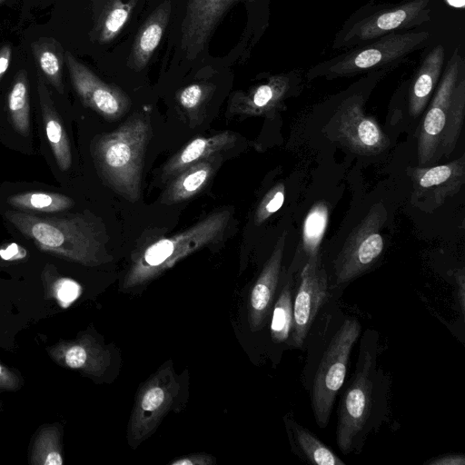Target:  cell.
Wrapping results in <instances>:
<instances>
[{"instance_id":"cell-26","label":"cell","mask_w":465,"mask_h":465,"mask_svg":"<svg viewBox=\"0 0 465 465\" xmlns=\"http://www.w3.org/2000/svg\"><path fill=\"white\" fill-rule=\"evenodd\" d=\"M292 437L299 452L317 465H344L345 463L306 428L292 422Z\"/></svg>"},{"instance_id":"cell-18","label":"cell","mask_w":465,"mask_h":465,"mask_svg":"<svg viewBox=\"0 0 465 465\" xmlns=\"http://www.w3.org/2000/svg\"><path fill=\"white\" fill-rule=\"evenodd\" d=\"M171 11V0H164L145 19L136 34L127 59L130 69L140 72L146 67L163 38Z\"/></svg>"},{"instance_id":"cell-13","label":"cell","mask_w":465,"mask_h":465,"mask_svg":"<svg viewBox=\"0 0 465 465\" xmlns=\"http://www.w3.org/2000/svg\"><path fill=\"white\" fill-rule=\"evenodd\" d=\"M64 60L72 84L86 106L110 121L129 111L131 100L120 87L104 83L69 51L64 53Z\"/></svg>"},{"instance_id":"cell-7","label":"cell","mask_w":465,"mask_h":465,"mask_svg":"<svg viewBox=\"0 0 465 465\" xmlns=\"http://www.w3.org/2000/svg\"><path fill=\"white\" fill-rule=\"evenodd\" d=\"M376 378L374 344L361 340L354 375L340 401L337 445L347 454L363 435L373 402Z\"/></svg>"},{"instance_id":"cell-3","label":"cell","mask_w":465,"mask_h":465,"mask_svg":"<svg viewBox=\"0 0 465 465\" xmlns=\"http://www.w3.org/2000/svg\"><path fill=\"white\" fill-rule=\"evenodd\" d=\"M152 134L150 120L138 113L95 143L94 155L106 183L129 202L142 193V175L146 147Z\"/></svg>"},{"instance_id":"cell-25","label":"cell","mask_w":465,"mask_h":465,"mask_svg":"<svg viewBox=\"0 0 465 465\" xmlns=\"http://www.w3.org/2000/svg\"><path fill=\"white\" fill-rule=\"evenodd\" d=\"M14 127L26 136L30 132L29 85L25 70L16 74L7 98Z\"/></svg>"},{"instance_id":"cell-41","label":"cell","mask_w":465,"mask_h":465,"mask_svg":"<svg viewBox=\"0 0 465 465\" xmlns=\"http://www.w3.org/2000/svg\"><path fill=\"white\" fill-rule=\"evenodd\" d=\"M1 372H2V368H1V366H0V374H1Z\"/></svg>"},{"instance_id":"cell-32","label":"cell","mask_w":465,"mask_h":465,"mask_svg":"<svg viewBox=\"0 0 465 465\" xmlns=\"http://www.w3.org/2000/svg\"><path fill=\"white\" fill-rule=\"evenodd\" d=\"M80 288L76 282L63 279L56 284V294L58 299L64 303H70L76 299Z\"/></svg>"},{"instance_id":"cell-17","label":"cell","mask_w":465,"mask_h":465,"mask_svg":"<svg viewBox=\"0 0 465 465\" xmlns=\"http://www.w3.org/2000/svg\"><path fill=\"white\" fill-rule=\"evenodd\" d=\"M284 245L285 234L279 238L271 256L251 290L248 321L250 328L253 331L261 329L271 312L279 282Z\"/></svg>"},{"instance_id":"cell-40","label":"cell","mask_w":465,"mask_h":465,"mask_svg":"<svg viewBox=\"0 0 465 465\" xmlns=\"http://www.w3.org/2000/svg\"><path fill=\"white\" fill-rule=\"evenodd\" d=\"M5 1V0H0V5H1L2 3H4Z\"/></svg>"},{"instance_id":"cell-19","label":"cell","mask_w":465,"mask_h":465,"mask_svg":"<svg viewBox=\"0 0 465 465\" xmlns=\"http://www.w3.org/2000/svg\"><path fill=\"white\" fill-rule=\"evenodd\" d=\"M236 139L235 134L224 131L191 140L166 163L162 170V180H170L186 167L232 147Z\"/></svg>"},{"instance_id":"cell-5","label":"cell","mask_w":465,"mask_h":465,"mask_svg":"<svg viewBox=\"0 0 465 465\" xmlns=\"http://www.w3.org/2000/svg\"><path fill=\"white\" fill-rule=\"evenodd\" d=\"M430 34L426 31L395 32L375 40L350 48L312 67L307 73L308 80L317 77L334 79L350 77L362 73L392 69L405 61L409 54L423 48Z\"/></svg>"},{"instance_id":"cell-35","label":"cell","mask_w":465,"mask_h":465,"mask_svg":"<svg viewBox=\"0 0 465 465\" xmlns=\"http://www.w3.org/2000/svg\"><path fill=\"white\" fill-rule=\"evenodd\" d=\"M428 463L430 465H464L465 458L461 454H449L433 459Z\"/></svg>"},{"instance_id":"cell-22","label":"cell","mask_w":465,"mask_h":465,"mask_svg":"<svg viewBox=\"0 0 465 465\" xmlns=\"http://www.w3.org/2000/svg\"><path fill=\"white\" fill-rule=\"evenodd\" d=\"M37 89L46 137L57 165L62 171H67L72 164L69 140L61 119L54 107L47 87L40 75L38 76Z\"/></svg>"},{"instance_id":"cell-2","label":"cell","mask_w":465,"mask_h":465,"mask_svg":"<svg viewBox=\"0 0 465 465\" xmlns=\"http://www.w3.org/2000/svg\"><path fill=\"white\" fill-rule=\"evenodd\" d=\"M5 215L44 251L86 265H98L111 260L105 250V229L91 214L42 217L7 211Z\"/></svg>"},{"instance_id":"cell-34","label":"cell","mask_w":465,"mask_h":465,"mask_svg":"<svg viewBox=\"0 0 465 465\" xmlns=\"http://www.w3.org/2000/svg\"><path fill=\"white\" fill-rule=\"evenodd\" d=\"M26 254L25 250L15 242L9 244L6 248L0 250V257L4 260L21 259Z\"/></svg>"},{"instance_id":"cell-6","label":"cell","mask_w":465,"mask_h":465,"mask_svg":"<svg viewBox=\"0 0 465 465\" xmlns=\"http://www.w3.org/2000/svg\"><path fill=\"white\" fill-rule=\"evenodd\" d=\"M430 0H404L399 4L363 6L336 34L333 49H350L391 33L418 26L430 20Z\"/></svg>"},{"instance_id":"cell-29","label":"cell","mask_w":465,"mask_h":465,"mask_svg":"<svg viewBox=\"0 0 465 465\" xmlns=\"http://www.w3.org/2000/svg\"><path fill=\"white\" fill-rule=\"evenodd\" d=\"M292 301L288 282L282 290L272 310L271 336L274 342L286 341L292 328Z\"/></svg>"},{"instance_id":"cell-28","label":"cell","mask_w":465,"mask_h":465,"mask_svg":"<svg viewBox=\"0 0 465 465\" xmlns=\"http://www.w3.org/2000/svg\"><path fill=\"white\" fill-rule=\"evenodd\" d=\"M328 219L329 208L323 202L315 203L304 219L302 246L308 260L320 255V245L328 226Z\"/></svg>"},{"instance_id":"cell-16","label":"cell","mask_w":465,"mask_h":465,"mask_svg":"<svg viewBox=\"0 0 465 465\" xmlns=\"http://www.w3.org/2000/svg\"><path fill=\"white\" fill-rule=\"evenodd\" d=\"M300 83L301 78L296 72L270 76L265 83L246 92L234 93L229 104V112L244 116L273 114L282 107L286 98L298 92Z\"/></svg>"},{"instance_id":"cell-30","label":"cell","mask_w":465,"mask_h":465,"mask_svg":"<svg viewBox=\"0 0 465 465\" xmlns=\"http://www.w3.org/2000/svg\"><path fill=\"white\" fill-rule=\"evenodd\" d=\"M215 87L210 83H194L181 89L176 100L192 124L198 123L203 105L211 98Z\"/></svg>"},{"instance_id":"cell-10","label":"cell","mask_w":465,"mask_h":465,"mask_svg":"<svg viewBox=\"0 0 465 465\" xmlns=\"http://www.w3.org/2000/svg\"><path fill=\"white\" fill-rule=\"evenodd\" d=\"M386 218L383 204L376 203L350 233L334 262L337 284L360 276L381 256L384 247L381 231Z\"/></svg>"},{"instance_id":"cell-1","label":"cell","mask_w":465,"mask_h":465,"mask_svg":"<svg viewBox=\"0 0 465 465\" xmlns=\"http://www.w3.org/2000/svg\"><path fill=\"white\" fill-rule=\"evenodd\" d=\"M419 126V166H429L454 151L465 115L464 62L456 49L447 62L441 78Z\"/></svg>"},{"instance_id":"cell-23","label":"cell","mask_w":465,"mask_h":465,"mask_svg":"<svg viewBox=\"0 0 465 465\" xmlns=\"http://www.w3.org/2000/svg\"><path fill=\"white\" fill-rule=\"evenodd\" d=\"M139 0H104L97 12L91 37L99 44L115 39L125 26Z\"/></svg>"},{"instance_id":"cell-36","label":"cell","mask_w":465,"mask_h":465,"mask_svg":"<svg viewBox=\"0 0 465 465\" xmlns=\"http://www.w3.org/2000/svg\"><path fill=\"white\" fill-rule=\"evenodd\" d=\"M12 56L11 45L5 44L0 48V81L7 71Z\"/></svg>"},{"instance_id":"cell-12","label":"cell","mask_w":465,"mask_h":465,"mask_svg":"<svg viewBox=\"0 0 465 465\" xmlns=\"http://www.w3.org/2000/svg\"><path fill=\"white\" fill-rule=\"evenodd\" d=\"M407 173L412 183L411 204L432 213L464 184L465 156L440 165L410 167Z\"/></svg>"},{"instance_id":"cell-38","label":"cell","mask_w":465,"mask_h":465,"mask_svg":"<svg viewBox=\"0 0 465 465\" xmlns=\"http://www.w3.org/2000/svg\"><path fill=\"white\" fill-rule=\"evenodd\" d=\"M458 280L460 282V308L461 312H464V272L463 270L460 272V275L458 276Z\"/></svg>"},{"instance_id":"cell-8","label":"cell","mask_w":465,"mask_h":465,"mask_svg":"<svg viewBox=\"0 0 465 465\" xmlns=\"http://www.w3.org/2000/svg\"><path fill=\"white\" fill-rule=\"evenodd\" d=\"M361 332L357 319L345 320L326 348L316 370L312 391V406L319 427L324 428L338 392L343 385L351 352Z\"/></svg>"},{"instance_id":"cell-31","label":"cell","mask_w":465,"mask_h":465,"mask_svg":"<svg viewBox=\"0 0 465 465\" xmlns=\"http://www.w3.org/2000/svg\"><path fill=\"white\" fill-rule=\"evenodd\" d=\"M285 197L284 185L277 183L271 188L258 204L254 213V223L257 225L264 223L283 204Z\"/></svg>"},{"instance_id":"cell-37","label":"cell","mask_w":465,"mask_h":465,"mask_svg":"<svg viewBox=\"0 0 465 465\" xmlns=\"http://www.w3.org/2000/svg\"><path fill=\"white\" fill-rule=\"evenodd\" d=\"M45 465H61L63 463L61 455L57 452H52L44 462Z\"/></svg>"},{"instance_id":"cell-14","label":"cell","mask_w":465,"mask_h":465,"mask_svg":"<svg viewBox=\"0 0 465 465\" xmlns=\"http://www.w3.org/2000/svg\"><path fill=\"white\" fill-rule=\"evenodd\" d=\"M327 296L328 278L318 255L307 261L301 273V282L292 303V345H302Z\"/></svg>"},{"instance_id":"cell-39","label":"cell","mask_w":465,"mask_h":465,"mask_svg":"<svg viewBox=\"0 0 465 465\" xmlns=\"http://www.w3.org/2000/svg\"><path fill=\"white\" fill-rule=\"evenodd\" d=\"M444 2L453 8L462 9L465 6V0H444Z\"/></svg>"},{"instance_id":"cell-4","label":"cell","mask_w":465,"mask_h":465,"mask_svg":"<svg viewBox=\"0 0 465 465\" xmlns=\"http://www.w3.org/2000/svg\"><path fill=\"white\" fill-rule=\"evenodd\" d=\"M231 218L229 209L220 210L179 233L152 242L133 259L123 288L143 285L189 254L221 241Z\"/></svg>"},{"instance_id":"cell-15","label":"cell","mask_w":465,"mask_h":465,"mask_svg":"<svg viewBox=\"0 0 465 465\" xmlns=\"http://www.w3.org/2000/svg\"><path fill=\"white\" fill-rule=\"evenodd\" d=\"M253 0H189L181 25L180 49L193 60L204 49L226 12L239 2Z\"/></svg>"},{"instance_id":"cell-11","label":"cell","mask_w":465,"mask_h":465,"mask_svg":"<svg viewBox=\"0 0 465 465\" xmlns=\"http://www.w3.org/2000/svg\"><path fill=\"white\" fill-rule=\"evenodd\" d=\"M361 94L346 97L329 124L331 137L360 155H376L390 144L378 123L365 114Z\"/></svg>"},{"instance_id":"cell-20","label":"cell","mask_w":465,"mask_h":465,"mask_svg":"<svg viewBox=\"0 0 465 465\" xmlns=\"http://www.w3.org/2000/svg\"><path fill=\"white\" fill-rule=\"evenodd\" d=\"M445 59L443 45H437L427 53L418 67L409 91V112L419 116L427 106L439 83Z\"/></svg>"},{"instance_id":"cell-27","label":"cell","mask_w":465,"mask_h":465,"mask_svg":"<svg viewBox=\"0 0 465 465\" xmlns=\"http://www.w3.org/2000/svg\"><path fill=\"white\" fill-rule=\"evenodd\" d=\"M12 206L41 213H57L72 208L74 200L55 193L29 192L10 196L7 199Z\"/></svg>"},{"instance_id":"cell-9","label":"cell","mask_w":465,"mask_h":465,"mask_svg":"<svg viewBox=\"0 0 465 465\" xmlns=\"http://www.w3.org/2000/svg\"><path fill=\"white\" fill-rule=\"evenodd\" d=\"M180 388L170 363L162 366L141 385L127 429L128 442L133 448L153 433L176 401Z\"/></svg>"},{"instance_id":"cell-21","label":"cell","mask_w":465,"mask_h":465,"mask_svg":"<svg viewBox=\"0 0 465 465\" xmlns=\"http://www.w3.org/2000/svg\"><path fill=\"white\" fill-rule=\"evenodd\" d=\"M217 154L203 159L173 176L163 193L161 203H179L198 194L207 185L218 167Z\"/></svg>"},{"instance_id":"cell-33","label":"cell","mask_w":465,"mask_h":465,"mask_svg":"<svg viewBox=\"0 0 465 465\" xmlns=\"http://www.w3.org/2000/svg\"><path fill=\"white\" fill-rule=\"evenodd\" d=\"M213 457L205 453H195L175 459L171 465H212Z\"/></svg>"},{"instance_id":"cell-24","label":"cell","mask_w":465,"mask_h":465,"mask_svg":"<svg viewBox=\"0 0 465 465\" xmlns=\"http://www.w3.org/2000/svg\"><path fill=\"white\" fill-rule=\"evenodd\" d=\"M31 48L42 74L57 92L64 94L62 73L64 54L60 44L53 38H40L32 43Z\"/></svg>"}]
</instances>
